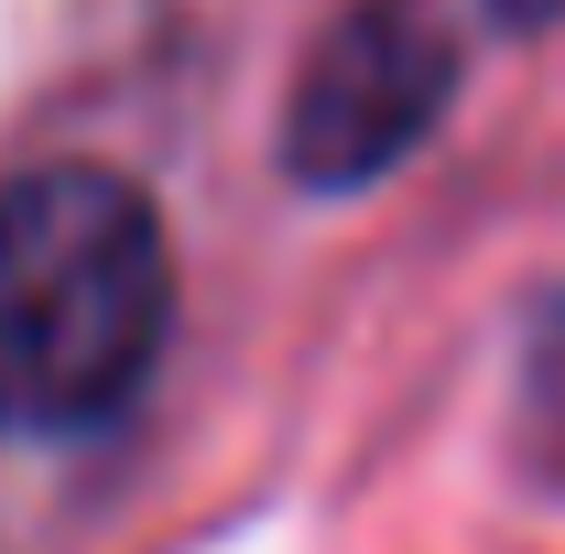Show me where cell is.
I'll use <instances>...</instances> for the list:
<instances>
[{
  "label": "cell",
  "mask_w": 565,
  "mask_h": 554,
  "mask_svg": "<svg viewBox=\"0 0 565 554\" xmlns=\"http://www.w3.org/2000/svg\"><path fill=\"white\" fill-rule=\"evenodd\" d=\"M174 338V239L109 163L0 174V435H98Z\"/></svg>",
  "instance_id": "1"
},
{
  "label": "cell",
  "mask_w": 565,
  "mask_h": 554,
  "mask_svg": "<svg viewBox=\"0 0 565 554\" xmlns=\"http://www.w3.org/2000/svg\"><path fill=\"white\" fill-rule=\"evenodd\" d=\"M457 98V44L435 22V0H359L316 33V55L282 98V163L294 185H381L403 152H424V131Z\"/></svg>",
  "instance_id": "2"
},
{
  "label": "cell",
  "mask_w": 565,
  "mask_h": 554,
  "mask_svg": "<svg viewBox=\"0 0 565 554\" xmlns=\"http://www.w3.org/2000/svg\"><path fill=\"white\" fill-rule=\"evenodd\" d=\"M490 11H500V22H555L565 0H490Z\"/></svg>",
  "instance_id": "3"
},
{
  "label": "cell",
  "mask_w": 565,
  "mask_h": 554,
  "mask_svg": "<svg viewBox=\"0 0 565 554\" xmlns=\"http://www.w3.org/2000/svg\"><path fill=\"white\" fill-rule=\"evenodd\" d=\"M555 348H565V338H555Z\"/></svg>",
  "instance_id": "4"
}]
</instances>
